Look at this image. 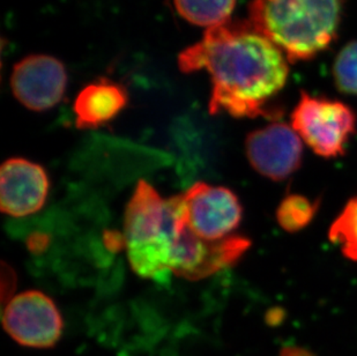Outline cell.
<instances>
[{
  "label": "cell",
  "mask_w": 357,
  "mask_h": 356,
  "mask_svg": "<svg viewBox=\"0 0 357 356\" xmlns=\"http://www.w3.org/2000/svg\"><path fill=\"white\" fill-rule=\"evenodd\" d=\"M185 73L206 70L212 77L208 109L226 111L234 117L266 116V105L288 77L282 51L253 29L250 22L208 28L202 40L178 56Z\"/></svg>",
  "instance_id": "cell-1"
},
{
  "label": "cell",
  "mask_w": 357,
  "mask_h": 356,
  "mask_svg": "<svg viewBox=\"0 0 357 356\" xmlns=\"http://www.w3.org/2000/svg\"><path fill=\"white\" fill-rule=\"evenodd\" d=\"M344 0H252L249 22L290 61L314 57L332 42Z\"/></svg>",
  "instance_id": "cell-2"
},
{
  "label": "cell",
  "mask_w": 357,
  "mask_h": 356,
  "mask_svg": "<svg viewBox=\"0 0 357 356\" xmlns=\"http://www.w3.org/2000/svg\"><path fill=\"white\" fill-rule=\"evenodd\" d=\"M175 223L174 199H163L152 185L139 181L125 211L124 244L137 274L163 281L170 274Z\"/></svg>",
  "instance_id": "cell-3"
},
{
  "label": "cell",
  "mask_w": 357,
  "mask_h": 356,
  "mask_svg": "<svg viewBox=\"0 0 357 356\" xmlns=\"http://www.w3.org/2000/svg\"><path fill=\"white\" fill-rule=\"evenodd\" d=\"M250 248L243 236L206 241L190 228L182 195H176V216L170 248V273L184 279H205L234 265Z\"/></svg>",
  "instance_id": "cell-4"
},
{
  "label": "cell",
  "mask_w": 357,
  "mask_h": 356,
  "mask_svg": "<svg viewBox=\"0 0 357 356\" xmlns=\"http://www.w3.org/2000/svg\"><path fill=\"white\" fill-rule=\"evenodd\" d=\"M356 118L351 107L337 101L302 94L291 114V128L309 147L324 158L344 153L355 131Z\"/></svg>",
  "instance_id": "cell-5"
},
{
  "label": "cell",
  "mask_w": 357,
  "mask_h": 356,
  "mask_svg": "<svg viewBox=\"0 0 357 356\" xmlns=\"http://www.w3.org/2000/svg\"><path fill=\"white\" fill-rule=\"evenodd\" d=\"M3 326L21 346L50 348L61 339L64 322L49 296L28 290L14 296L5 306Z\"/></svg>",
  "instance_id": "cell-6"
},
{
  "label": "cell",
  "mask_w": 357,
  "mask_h": 356,
  "mask_svg": "<svg viewBox=\"0 0 357 356\" xmlns=\"http://www.w3.org/2000/svg\"><path fill=\"white\" fill-rule=\"evenodd\" d=\"M190 228L206 241L226 239L242 221L238 197L225 186L198 181L183 193Z\"/></svg>",
  "instance_id": "cell-7"
},
{
  "label": "cell",
  "mask_w": 357,
  "mask_h": 356,
  "mask_svg": "<svg viewBox=\"0 0 357 356\" xmlns=\"http://www.w3.org/2000/svg\"><path fill=\"white\" fill-rule=\"evenodd\" d=\"M68 86L64 64L47 54H31L14 65L10 88L21 105L45 111L58 105Z\"/></svg>",
  "instance_id": "cell-8"
},
{
  "label": "cell",
  "mask_w": 357,
  "mask_h": 356,
  "mask_svg": "<svg viewBox=\"0 0 357 356\" xmlns=\"http://www.w3.org/2000/svg\"><path fill=\"white\" fill-rule=\"evenodd\" d=\"M250 165L264 177L283 181L300 168L302 139L284 123H274L251 132L245 140Z\"/></svg>",
  "instance_id": "cell-9"
},
{
  "label": "cell",
  "mask_w": 357,
  "mask_h": 356,
  "mask_svg": "<svg viewBox=\"0 0 357 356\" xmlns=\"http://www.w3.org/2000/svg\"><path fill=\"white\" fill-rule=\"evenodd\" d=\"M49 177L42 165L13 158L0 169V207L5 214L24 218L38 212L47 202Z\"/></svg>",
  "instance_id": "cell-10"
},
{
  "label": "cell",
  "mask_w": 357,
  "mask_h": 356,
  "mask_svg": "<svg viewBox=\"0 0 357 356\" xmlns=\"http://www.w3.org/2000/svg\"><path fill=\"white\" fill-rule=\"evenodd\" d=\"M128 93L121 84L107 79L88 84L75 98V124L79 128H95L117 117L128 105Z\"/></svg>",
  "instance_id": "cell-11"
},
{
  "label": "cell",
  "mask_w": 357,
  "mask_h": 356,
  "mask_svg": "<svg viewBox=\"0 0 357 356\" xmlns=\"http://www.w3.org/2000/svg\"><path fill=\"white\" fill-rule=\"evenodd\" d=\"M179 15L200 27H216L229 21L236 0H174Z\"/></svg>",
  "instance_id": "cell-12"
},
{
  "label": "cell",
  "mask_w": 357,
  "mask_h": 356,
  "mask_svg": "<svg viewBox=\"0 0 357 356\" xmlns=\"http://www.w3.org/2000/svg\"><path fill=\"white\" fill-rule=\"evenodd\" d=\"M317 209L318 202L304 195H287L278 207L277 220L286 232H300L312 221Z\"/></svg>",
  "instance_id": "cell-13"
},
{
  "label": "cell",
  "mask_w": 357,
  "mask_h": 356,
  "mask_svg": "<svg viewBox=\"0 0 357 356\" xmlns=\"http://www.w3.org/2000/svg\"><path fill=\"white\" fill-rule=\"evenodd\" d=\"M330 239L340 246L347 258L357 262V197L344 206L341 214L331 225Z\"/></svg>",
  "instance_id": "cell-14"
},
{
  "label": "cell",
  "mask_w": 357,
  "mask_h": 356,
  "mask_svg": "<svg viewBox=\"0 0 357 356\" xmlns=\"http://www.w3.org/2000/svg\"><path fill=\"white\" fill-rule=\"evenodd\" d=\"M333 74L340 91L357 95V42L347 44L341 50L334 63Z\"/></svg>",
  "instance_id": "cell-15"
},
{
  "label": "cell",
  "mask_w": 357,
  "mask_h": 356,
  "mask_svg": "<svg viewBox=\"0 0 357 356\" xmlns=\"http://www.w3.org/2000/svg\"><path fill=\"white\" fill-rule=\"evenodd\" d=\"M17 287V276L10 266L6 262L1 265V299L6 306L10 299H13L14 290Z\"/></svg>",
  "instance_id": "cell-16"
},
{
  "label": "cell",
  "mask_w": 357,
  "mask_h": 356,
  "mask_svg": "<svg viewBox=\"0 0 357 356\" xmlns=\"http://www.w3.org/2000/svg\"><path fill=\"white\" fill-rule=\"evenodd\" d=\"M47 244H49V236L42 232L31 234L27 239L28 249L33 253H42L45 251Z\"/></svg>",
  "instance_id": "cell-17"
},
{
  "label": "cell",
  "mask_w": 357,
  "mask_h": 356,
  "mask_svg": "<svg viewBox=\"0 0 357 356\" xmlns=\"http://www.w3.org/2000/svg\"><path fill=\"white\" fill-rule=\"evenodd\" d=\"M280 356H314L305 350L298 347H286Z\"/></svg>",
  "instance_id": "cell-18"
}]
</instances>
